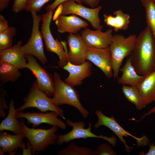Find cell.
I'll use <instances>...</instances> for the list:
<instances>
[{"instance_id":"1","label":"cell","mask_w":155,"mask_h":155,"mask_svg":"<svg viewBox=\"0 0 155 155\" xmlns=\"http://www.w3.org/2000/svg\"><path fill=\"white\" fill-rule=\"evenodd\" d=\"M130 57L139 75L146 76L155 71V38L147 26L137 36Z\"/></svg>"},{"instance_id":"2","label":"cell","mask_w":155,"mask_h":155,"mask_svg":"<svg viewBox=\"0 0 155 155\" xmlns=\"http://www.w3.org/2000/svg\"><path fill=\"white\" fill-rule=\"evenodd\" d=\"M54 93L52 100L55 104L59 106L64 104L74 106L84 118L90 113L81 103L80 96L73 87L63 82L59 74L55 71L53 75Z\"/></svg>"},{"instance_id":"3","label":"cell","mask_w":155,"mask_h":155,"mask_svg":"<svg viewBox=\"0 0 155 155\" xmlns=\"http://www.w3.org/2000/svg\"><path fill=\"white\" fill-rule=\"evenodd\" d=\"M21 121L22 133L31 145L32 155L43 152L50 145L56 144L59 135L57 133L58 127L52 126L48 129L29 128L26 125L23 120Z\"/></svg>"},{"instance_id":"4","label":"cell","mask_w":155,"mask_h":155,"mask_svg":"<svg viewBox=\"0 0 155 155\" xmlns=\"http://www.w3.org/2000/svg\"><path fill=\"white\" fill-rule=\"evenodd\" d=\"M137 36L132 34L127 37L120 34L113 35L109 48L111 54L114 80L118 78L123 59L130 55L134 47Z\"/></svg>"},{"instance_id":"5","label":"cell","mask_w":155,"mask_h":155,"mask_svg":"<svg viewBox=\"0 0 155 155\" xmlns=\"http://www.w3.org/2000/svg\"><path fill=\"white\" fill-rule=\"evenodd\" d=\"M23 104L16 108L17 111H23L29 108H36L42 112L48 111L56 112L63 119H66L64 110L55 104L52 98L40 89L36 80L32 85L26 96L23 98Z\"/></svg>"},{"instance_id":"6","label":"cell","mask_w":155,"mask_h":155,"mask_svg":"<svg viewBox=\"0 0 155 155\" xmlns=\"http://www.w3.org/2000/svg\"><path fill=\"white\" fill-rule=\"evenodd\" d=\"M53 13V11H47L42 16L41 32L47 51L56 53L59 60L58 65L63 68L68 61L67 50H65L64 43L60 41L57 38L54 39L51 34L50 26Z\"/></svg>"},{"instance_id":"7","label":"cell","mask_w":155,"mask_h":155,"mask_svg":"<svg viewBox=\"0 0 155 155\" xmlns=\"http://www.w3.org/2000/svg\"><path fill=\"white\" fill-rule=\"evenodd\" d=\"M33 24L31 36L27 42L21 47V51L24 55H32L36 58L43 64L47 62L43 47L42 37L39 30L40 23L42 17L33 11L31 12Z\"/></svg>"},{"instance_id":"8","label":"cell","mask_w":155,"mask_h":155,"mask_svg":"<svg viewBox=\"0 0 155 155\" xmlns=\"http://www.w3.org/2000/svg\"><path fill=\"white\" fill-rule=\"evenodd\" d=\"M65 120L67 125L72 127V129L66 134L59 135L56 145H61L64 143H68L76 139L97 138L107 141L113 147L116 146L117 139L115 137L112 136L108 137L103 135H97L94 134L91 131L92 125L90 123H89L88 127L86 128L85 123L83 121L73 122L69 119Z\"/></svg>"},{"instance_id":"9","label":"cell","mask_w":155,"mask_h":155,"mask_svg":"<svg viewBox=\"0 0 155 155\" xmlns=\"http://www.w3.org/2000/svg\"><path fill=\"white\" fill-rule=\"evenodd\" d=\"M58 8L59 10V15L72 14L78 15L87 20L96 30H102L103 28L99 16V12L102 8L101 6L96 8H90L76 3L73 0H67L59 5Z\"/></svg>"},{"instance_id":"10","label":"cell","mask_w":155,"mask_h":155,"mask_svg":"<svg viewBox=\"0 0 155 155\" xmlns=\"http://www.w3.org/2000/svg\"><path fill=\"white\" fill-rule=\"evenodd\" d=\"M95 113L98 118V121L94 125V127L97 129L103 125L107 127L112 130L118 137L120 140L124 143L126 151L130 152L133 148L128 146L126 141L124 140L123 137H128L130 136L136 140L137 145L146 146L148 143V140L146 136L141 138L137 137L125 130L116 121L113 115L109 117L104 115L101 110H96Z\"/></svg>"},{"instance_id":"11","label":"cell","mask_w":155,"mask_h":155,"mask_svg":"<svg viewBox=\"0 0 155 155\" xmlns=\"http://www.w3.org/2000/svg\"><path fill=\"white\" fill-rule=\"evenodd\" d=\"M27 60L26 68L30 70L36 79L40 89L49 97L53 96L54 91L53 75L48 72L37 62L32 55H25Z\"/></svg>"},{"instance_id":"12","label":"cell","mask_w":155,"mask_h":155,"mask_svg":"<svg viewBox=\"0 0 155 155\" xmlns=\"http://www.w3.org/2000/svg\"><path fill=\"white\" fill-rule=\"evenodd\" d=\"M86 58L93 63L103 72L108 78L113 77L111 56L109 47L99 49L87 47Z\"/></svg>"},{"instance_id":"13","label":"cell","mask_w":155,"mask_h":155,"mask_svg":"<svg viewBox=\"0 0 155 155\" xmlns=\"http://www.w3.org/2000/svg\"><path fill=\"white\" fill-rule=\"evenodd\" d=\"M58 113L51 111L50 113L23 112L17 111L16 117L17 119L23 118L26 119L29 124H31L34 127H37L40 124L46 123L51 125L55 126L62 129L67 128V124L58 118Z\"/></svg>"},{"instance_id":"14","label":"cell","mask_w":155,"mask_h":155,"mask_svg":"<svg viewBox=\"0 0 155 155\" xmlns=\"http://www.w3.org/2000/svg\"><path fill=\"white\" fill-rule=\"evenodd\" d=\"M113 32L112 28L102 32L101 30H92L86 28L82 31L81 36L88 47L106 48L109 47L111 42Z\"/></svg>"},{"instance_id":"15","label":"cell","mask_w":155,"mask_h":155,"mask_svg":"<svg viewBox=\"0 0 155 155\" xmlns=\"http://www.w3.org/2000/svg\"><path fill=\"white\" fill-rule=\"evenodd\" d=\"M67 42L69 47L67 54L68 61L75 65L84 63L87 46L81 36L79 34H70L67 37Z\"/></svg>"},{"instance_id":"16","label":"cell","mask_w":155,"mask_h":155,"mask_svg":"<svg viewBox=\"0 0 155 155\" xmlns=\"http://www.w3.org/2000/svg\"><path fill=\"white\" fill-rule=\"evenodd\" d=\"M63 68L69 73L64 82L73 87L81 84L82 80L90 76L92 73V65L88 61L79 65L73 64L68 61Z\"/></svg>"},{"instance_id":"17","label":"cell","mask_w":155,"mask_h":155,"mask_svg":"<svg viewBox=\"0 0 155 155\" xmlns=\"http://www.w3.org/2000/svg\"><path fill=\"white\" fill-rule=\"evenodd\" d=\"M55 23L58 32L60 33L68 32L70 34H75L81 28H85L88 25L86 21L74 14L68 16L59 15L56 19Z\"/></svg>"},{"instance_id":"18","label":"cell","mask_w":155,"mask_h":155,"mask_svg":"<svg viewBox=\"0 0 155 155\" xmlns=\"http://www.w3.org/2000/svg\"><path fill=\"white\" fill-rule=\"evenodd\" d=\"M22 44V41L20 40L11 47L0 51V61L9 63L19 69L26 68L27 60L21 51Z\"/></svg>"},{"instance_id":"19","label":"cell","mask_w":155,"mask_h":155,"mask_svg":"<svg viewBox=\"0 0 155 155\" xmlns=\"http://www.w3.org/2000/svg\"><path fill=\"white\" fill-rule=\"evenodd\" d=\"M25 137L23 133L12 135L3 131H0V155L6 153L8 154L17 151L19 148H22L24 143L23 140Z\"/></svg>"},{"instance_id":"20","label":"cell","mask_w":155,"mask_h":155,"mask_svg":"<svg viewBox=\"0 0 155 155\" xmlns=\"http://www.w3.org/2000/svg\"><path fill=\"white\" fill-rule=\"evenodd\" d=\"M137 86L145 107L155 101V71L145 76Z\"/></svg>"},{"instance_id":"21","label":"cell","mask_w":155,"mask_h":155,"mask_svg":"<svg viewBox=\"0 0 155 155\" xmlns=\"http://www.w3.org/2000/svg\"><path fill=\"white\" fill-rule=\"evenodd\" d=\"M120 71L122 72V75L118 79L117 82L123 85L137 86L145 77L136 72L131 64L130 56L127 59L125 64L120 68Z\"/></svg>"},{"instance_id":"22","label":"cell","mask_w":155,"mask_h":155,"mask_svg":"<svg viewBox=\"0 0 155 155\" xmlns=\"http://www.w3.org/2000/svg\"><path fill=\"white\" fill-rule=\"evenodd\" d=\"M9 107L7 116L0 123V131L8 130L15 134H21L22 133L21 130L22 123L21 121L18 120L16 117L17 111L13 100H10Z\"/></svg>"},{"instance_id":"23","label":"cell","mask_w":155,"mask_h":155,"mask_svg":"<svg viewBox=\"0 0 155 155\" xmlns=\"http://www.w3.org/2000/svg\"><path fill=\"white\" fill-rule=\"evenodd\" d=\"M113 13L115 16L111 14H104V21L106 25L113 28L116 32L128 28L130 19L129 14L125 13L121 10L114 11Z\"/></svg>"},{"instance_id":"24","label":"cell","mask_w":155,"mask_h":155,"mask_svg":"<svg viewBox=\"0 0 155 155\" xmlns=\"http://www.w3.org/2000/svg\"><path fill=\"white\" fill-rule=\"evenodd\" d=\"M19 69L9 63L0 61V82L4 84L16 81L21 76Z\"/></svg>"},{"instance_id":"25","label":"cell","mask_w":155,"mask_h":155,"mask_svg":"<svg viewBox=\"0 0 155 155\" xmlns=\"http://www.w3.org/2000/svg\"><path fill=\"white\" fill-rule=\"evenodd\" d=\"M122 90L128 101L134 104L137 109L141 110L145 107L142 97L137 86L123 85Z\"/></svg>"},{"instance_id":"26","label":"cell","mask_w":155,"mask_h":155,"mask_svg":"<svg viewBox=\"0 0 155 155\" xmlns=\"http://www.w3.org/2000/svg\"><path fill=\"white\" fill-rule=\"evenodd\" d=\"M146 12L147 25L155 38V2L152 0H141Z\"/></svg>"},{"instance_id":"27","label":"cell","mask_w":155,"mask_h":155,"mask_svg":"<svg viewBox=\"0 0 155 155\" xmlns=\"http://www.w3.org/2000/svg\"><path fill=\"white\" fill-rule=\"evenodd\" d=\"M57 155H94V150L86 147L78 146L74 142L58 151Z\"/></svg>"},{"instance_id":"28","label":"cell","mask_w":155,"mask_h":155,"mask_svg":"<svg viewBox=\"0 0 155 155\" xmlns=\"http://www.w3.org/2000/svg\"><path fill=\"white\" fill-rule=\"evenodd\" d=\"M17 30L14 26H9L5 30L0 33V51L13 46V37L16 35Z\"/></svg>"},{"instance_id":"29","label":"cell","mask_w":155,"mask_h":155,"mask_svg":"<svg viewBox=\"0 0 155 155\" xmlns=\"http://www.w3.org/2000/svg\"><path fill=\"white\" fill-rule=\"evenodd\" d=\"M3 84L0 82V117L5 118L6 114L5 110L9 109L5 97L8 96L7 90L5 89Z\"/></svg>"},{"instance_id":"30","label":"cell","mask_w":155,"mask_h":155,"mask_svg":"<svg viewBox=\"0 0 155 155\" xmlns=\"http://www.w3.org/2000/svg\"><path fill=\"white\" fill-rule=\"evenodd\" d=\"M50 0H28L25 10L36 12L40 11L44 5Z\"/></svg>"},{"instance_id":"31","label":"cell","mask_w":155,"mask_h":155,"mask_svg":"<svg viewBox=\"0 0 155 155\" xmlns=\"http://www.w3.org/2000/svg\"><path fill=\"white\" fill-rule=\"evenodd\" d=\"M115 155L116 153L111 146L106 144H102L98 145L94 150V155Z\"/></svg>"},{"instance_id":"32","label":"cell","mask_w":155,"mask_h":155,"mask_svg":"<svg viewBox=\"0 0 155 155\" xmlns=\"http://www.w3.org/2000/svg\"><path fill=\"white\" fill-rule=\"evenodd\" d=\"M28 0H14L12 7V11L17 13L25 10Z\"/></svg>"},{"instance_id":"33","label":"cell","mask_w":155,"mask_h":155,"mask_svg":"<svg viewBox=\"0 0 155 155\" xmlns=\"http://www.w3.org/2000/svg\"><path fill=\"white\" fill-rule=\"evenodd\" d=\"M67 0H55L51 4L49 5L46 7L45 9L47 11H53L59 6L63 2ZM76 1L78 3L82 4L83 0H73Z\"/></svg>"},{"instance_id":"34","label":"cell","mask_w":155,"mask_h":155,"mask_svg":"<svg viewBox=\"0 0 155 155\" xmlns=\"http://www.w3.org/2000/svg\"><path fill=\"white\" fill-rule=\"evenodd\" d=\"M22 155H32V147L31 145L28 141L27 140V148H26L25 142L22 146Z\"/></svg>"},{"instance_id":"35","label":"cell","mask_w":155,"mask_h":155,"mask_svg":"<svg viewBox=\"0 0 155 155\" xmlns=\"http://www.w3.org/2000/svg\"><path fill=\"white\" fill-rule=\"evenodd\" d=\"M8 27L7 21L3 16L0 14V33L5 30Z\"/></svg>"},{"instance_id":"36","label":"cell","mask_w":155,"mask_h":155,"mask_svg":"<svg viewBox=\"0 0 155 155\" xmlns=\"http://www.w3.org/2000/svg\"><path fill=\"white\" fill-rule=\"evenodd\" d=\"M100 0H83V3L88 5L92 8H94L99 4Z\"/></svg>"},{"instance_id":"37","label":"cell","mask_w":155,"mask_h":155,"mask_svg":"<svg viewBox=\"0 0 155 155\" xmlns=\"http://www.w3.org/2000/svg\"><path fill=\"white\" fill-rule=\"evenodd\" d=\"M11 0H0V11H2L8 7Z\"/></svg>"},{"instance_id":"38","label":"cell","mask_w":155,"mask_h":155,"mask_svg":"<svg viewBox=\"0 0 155 155\" xmlns=\"http://www.w3.org/2000/svg\"><path fill=\"white\" fill-rule=\"evenodd\" d=\"M149 145L150 148L148 151L145 154H142L143 155H155V146L154 145L153 143H152L151 144H149Z\"/></svg>"},{"instance_id":"39","label":"cell","mask_w":155,"mask_h":155,"mask_svg":"<svg viewBox=\"0 0 155 155\" xmlns=\"http://www.w3.org/2000/svg\"><path fill=\"white\" fill-rule=\"evenodd\" d=\"M154 113L155 114V106L148 112L146 113L141 118H143L145 117L146 116L150 115V114Z\"/></svg>"},{"instance_id":"40","label":"cell","mask_w":155,"mask_h":155,"mask_svg":"<svg viewBox=\"0 0 155 155\" xmlns=\"http://www.w3.org/2000/svg\"><path fill=\"white\" fill-rule=\"evenodd\" d=\"M152 0L153 1L155 2V0Z\"/></svg>"}]
</instances>
